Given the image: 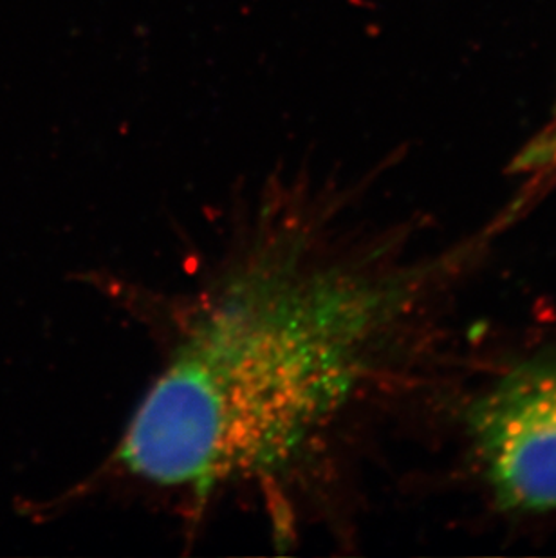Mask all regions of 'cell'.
I'll return each mask as SVG.
<instances>
[{"instance_id": "6da1fadb", "label": "cell", "mask_w": 556, "mask_h": 558, "mask_svg": "<svg viewBox=\"0 0 556 558\" xmlns=\"http://www.w3.org/2000/svg\"><path fill=\"white\" fill-rule=\"evenodd\" d=\"M286 201L261 208L173 302L158 371L109 459L195 508L246 492L277 526L331 472L420 284L336 248L321 201Z\"/></svg>"}, {"instance_id": "7a4b0ae2", "label": "cell", "mask_w": 556, "mask_h": 558, "mask_svg": "<svg viewBox=\"0 0 556 558\" xmlns=\"http://www.w3.org/2000/svg\"><path fill=\"white\" fill-rule=\"evenodd\" d=\"M484 477L504 510H556V353L517 365L468 411Z\"/></svg>"}]
</instances>
